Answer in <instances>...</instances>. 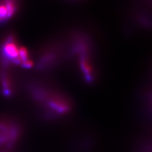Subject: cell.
<instances>
[{"label": "cell", "instance_id": "6da1fadb", "mask_svg": "<svg viewBox=\"0 0 152 152\" xmlns=\"http://www.w3.org/2000/svg\"><path fill=\"white\" fill-rule=\"evenodd\" d=\"M2 55L5 64H21L19 56V49L12 36H9L2 47Z\"/></svg>", "mask_w": 152, "mask_h": 152}, {"label": "cell", "instance_id": "7a4b0ae2", "mask_svg": "<svg viewBox=\"0 0 152 152\" xmlns=\"http://www.w3.org/2000/svg\"><path fill=\"white\" fill-rule=\"evenodd\" d=\"M17 9L15 1H6L0 2V23L10 18Z\"/></svg>", "mask_w": 152, "mask_h": 152}]
</instances>
